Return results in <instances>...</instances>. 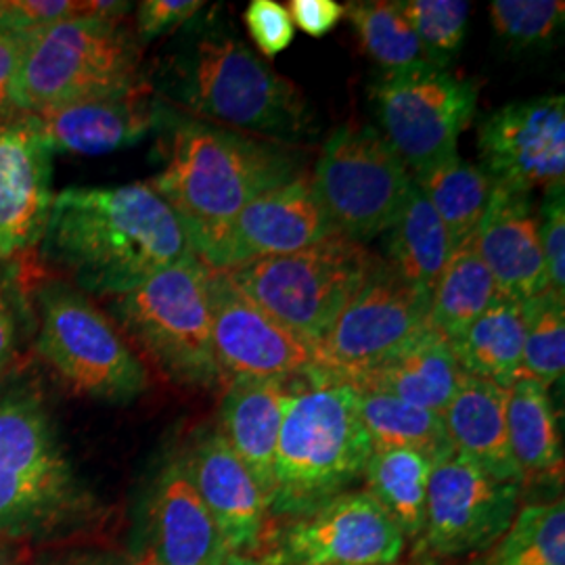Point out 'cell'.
<instances>
[{
  "label": "cell",
  "mask_w": 565,
  "mask_h": 565,
  "mask_svg": "<svg viewBox=\"0 0 565 565\" xmlns=\"http://www.w3.org/2000/svg\"><path fill=\"white\" fill-rule=\"evenodd\" d=\"M41 254L82 294L109 298L198 256L181 218L149 182L63 189L53 200Z\"/></svg>",
  "instance_id": "6da1fadb"
},
{
  "label": "cell",
  "mask_w": 565,
  "mask_h": 565,
  "mask_svg": "<svg viewBox=\"0 0 565 565\" xmlns=\"http://www.w3.org/2000/svg\"><path fill=\"white\" fill-rule=\"evenodd\" d=\"M166 95L195 120L289 145L312 128L302 90L223 25H207L170 57Z\"/></svg>",
  "instance_id": "7a4b0ae2"
},
{
  "label": "cell",
  "mask_w": 565,
  "mask_h": 565,
  "mask_svg": "<svg viewBox=\"0 0 565 565\" xmlns=\"http://www.w3.org/2000/svg\"><path fill=\"white\" fill-rule=\"evenodd\" d=\"M170 126L166 166L147 182L181 218L193 249L247 203L303 177L302 158L285 145L195 118Z\"/></svg>",
  "instance_id": "3957f363"
},
{
  "label": "cell",
  "mask_w": 565,
  "mask_h": 565,
  "mask_svg": "<svg viewBox=\"0 0 565 565\" xmlns=\"http://www.w3.org/2000/svg\"><path fill=\"white\" fill-rule=\"evenodd\" d=\"M291 390L275 452L268 513L303 518L348 492L373 455L359 415V392L343 382L303 375Z\"/></svg>",
  "instance_id": "277c9868"
},
{
  "label": "cell",
  "mask_w": 565,
  "mask_h": 565,
  "mask_svg": "<svg viewBox=\"0 0 565 565\" xmlns=\"http://www.w3.org/2000/svg\"><path fill=\"white\" fill-rule=\"evenodd\" d=\"M141 49L121 20L61 21L28 36L15 82V111L34 116L72 103L141 88Z\"/></svg>",
  "instance_id": "5b68a950"
},
{
  "label": "cell",
  "mask_w": 565,
  "mask_h": 565,
  "mask_svg": "<svg viewBox=\"0 0 565 565\" xmlns=\"http://www.w3.org/2000/svg\"><path fill=\"white\" fill-rule=\"evenodd\" d=\"M111 317L166 377L214 387L223 373L214 356L210 268L189 256L111 300Z\"/></svg>",
  "instance_id": "8992f818"
},
{
  "label": "cell",
  "mask_w": 565,
  "mask_h": 565,
  "mask_svg": "<svg viewBox=\"0 0 565 565\" xmlns=\"http://www.w3.org/2000/svg\"><path fill=\"white\" fill-rule=\"evenodd\" d=\"M377 264L363 243L333 233L294 254L245 264L226 275L277 323L315 348Z\"/></svg>",
  "instance_id": "52a82bcc"
},
{
  "label": "cell",
  "mask_w": 565,
  "mask_h": 565,
  "mask_svg": "<svg viewBox=\"0 0 565 565\" xmlns=\"http://www.w3.org/2000/svg\"><path fill=\"white\" fill-rule=\"evenodd\" d=\"M36 352L76 394L102 403L126 404L149 385L147 369L116 324L74 285L39 287Z\"/></svg>",
  "instance_id": "ba28073f"
},
{
  "label": "cell",
  "mask_w": 565,
  "mask_h": 565,
  "mask_svg": "<svg viewBox=\"0 0 565 565\" xmlns=\"http://www.w3.org/2000/svg\"><path fill=\"white\" fill-rule=\"evenodd\" d=\"M310 182L333 231L364 245L396 223L413 177L377 126L343 124L324 141Z\"/></svg>",
  "instance_id": "9c48e42d"
},
{
  "label": "cell",
  "mask_w": 565,
  "mask_h": 565,
  "mask_svg": "<svg viewBox=\"0 0 565 565\" xmlns=\"http://www.w3.org/2000/svg\"><path fill=\"white\" fill-rule=\"evenodd\" d=\"M380 132L415 174L457 156L471 124L478 84L443 67L384 72L371 86Z\"/></svg>",
  "instance_id": "30bf717a"
},
{
  "label": "cell",
  "mask_w": 565,
  "mask_h": 565,
  "mask_svg": "<svg viewBox=\"0 0 565 565\" xmlns=\"http://www.w3.org/2000/svg\"><path fill=\"white\" fill-rule=\"evenodd\" d=\"M427 327L429 298L380 263L363 289L312 348L315 363L308 373L331 382L356 384Z\"/></svg>",
  "instance_id": "8fae6325"
},
{
  "label": "cell",
  "mask_w": 565,
  "mask_h": 565,
  "mask_svg": "<svg viewBox=\"0 0 565 565\" xmlns=\"http://www.w3.org/2000/svg\"><path fill=\"white\" fill-rule=\"evenodd\" d=\"M522 486L501 482L452 452L434 463L419 551L450 559L494 545L513 522Z\"/></svg>",
  "instance_id": "7c38bea8"
},
{
  "label": "cell",
  "mask_w": 565,
  "mask_h": 565,
  "mask_svg": "<svg viewBox=\"0 0 565 565\" xmlns=\"http://www.w3.org/2000/svg\"><path fill=\"white\" fill-rule=\"evenodd\" d=\"M333 233L310 177L303 174L247 203L195 254L212 273H231L245 264L294 254Z\"/></svg>",
  "instance_id": "4fadbf2b"
},
{
  "label": "cell",
  "mask_w": 565,
  "mask_h": 565,
  "mask_svg": "<svg viewBox=\"0 0 565 565\" xmlns=\"http://www.w3.org/2000/svg\"><path fill=\"white\" fill-rule=\"evenodd\" d=\"M480 168L513 193L564 184L565 99L534 97L503 105L478 130Z\"/></svg>",
  "instance_id": "5bb4252c"
},
{
  "label": "cell",
  "mask_w": 565,
  "mask_h": 565,
  "mask_svg": "<svg viewBox=\"0 0 565 565\" xmlns=\"http://www.w3.org/2000/svg\"><path fill=\"white\" fill-rule=\"evenodd\" d=\"M214 356L223 377H303L312 348L243 294L226 273L210 270Z\"/></svg>",
  "instance_id": "9a60e30c"
},
{
  "label": "cell",
  "mask_w": 565,
  "mask_h": 565,
  "mask_svg": "<svg viewBox=\"0 0 565 565\" xmlns=\"http://www.w3.org/2000/svg\"><path fill=\"white\" fill-rule=\"evenodd\" d=\"M406 539L366 490L342 492L287 527V565H394Z\"/></svg>",
  "instance_id": "2e32d148"
},
{
  "label": "cell",
  "mask_w": 565,
  "mask_h": 565,
  "mask_svg": "<svg viewBox=\"0 0 565 565\" xmlns=\"http://www.w3.org/2000/svg\"><path fill=\"white\" fill-rule=\"evenodd\" d=\"M53 149L32 116L0 121V260L41 245L53 207Z\"/></svg>",
  "instance_id": "e0dca14e"
},
{
  "label": "cell",
  "mask_w": 565,
  "mask_h": 565,
  "mask_svg": "<svg viewBox=\"0 0 565 565\" xmlns=\"http://www.w3.org/2000/svg\"><path fill=\"white\" fill-rule=\"evenodd\" d=\"M184 463L226 551L254 555L263 539L268 503L221 431L200 436L184 455Z\"/></svg>",
  "instance_id": "ac0fdd59"
},
{
  "label": "cell",
  "mask_w": 565,
  "mask_h": 565,
  "mask_svg": "<svg viewBox=\"0 0 565 565\" xmlns=\"http://www.w3.org/2000/svg\"><path fill=\"white\" fill-rule=\"evenodd\" d=\"M473 243L499 296L524 303L548 289L539 212H534L527 193L494 186Z\"/></svg>",
  "instance_id": "d6986e66"
},
{
  "label": "cell",
  "mask_w": 565,
  "mask_h": 565,
  "mask_svg": "<svg viewBox=\"0 0 565 565\" xmlns=\"http://www.w3.org/2000/svg\"><path fill=\"white\" fill-rule=\"evenodd\" d=\"M32 120L53 153L105 156L142 141L162 121V109L147 82L132 93L61 105Z\"/></svg>",
  "instance_id": "ffe728a7"
},
{
  "label": "cell",
  "mask_w": 565,
  "mask_h": 565,
  "mask_svg": "<svg viewBox=\"0 0 565 565\" xmlns=\"http://www.w3.org/2000/svg\"><path fill=\"white\" fill-rule=\"evenodd\" d=\"M151 539L156 565H223L231 555L184 457L163 465L151 492Z\"/></svg>",
  "instance_id": "44dd1931"
},
{
  "label": "cell",
  "mask_w": 565,
  "mask_h": 565,
  "mask_svg": "<svg viewBox=\"0 0 565 565\" xmlns=\"http://www.w3.org/2000/svg\"><path fill=\"white\" fill-rule=\"evenodd\" d=\"M289 396V380L235 377L221 404V436L247 467L266 503L275 484V452Z\"/></svg>",
  "instance_id": "7402d4cb"
},
{
  "label": "cell",
  "mask_w": 565,
  "mask_h": 565,
  "mask_svg": "<svg viewBox=\"0 0 565 565\" xmlns=\"http://www.w3.org/2000/svg\"><path fill=\"white\" fill-rule=\"evenodd\" d=\"M0 465L41 484L78 490L51 413L30 382L0 390Z\"/></svg>",
  "instance_id": "603a6c76"
},
{
  "label": "cell",
  "mask_w": 565,
  "mask_h": 565,
  "mask_svg": "<svg viewBox=\"0 0 565 565\" xmlns=\"http://www.w3.org/2000/svg\"><path fill=\"white\" fill-rule=\"evenodd\" d=\"M443 419L455 452L494 480L524 484L509 445L505 387L465 375Z\"/></svg>",
  "instance_id": "cb8c5ba5"
},
{
  "label": "cell",
  "mask_w": 565,
  "mask_h": 565,
  "mask_svg": "<svg viewBox=\"0 0 565 565\" xmlns=\"http://www.w3.org/2000/svg\"><path fill=\"white\" fill-rule=\"evenodd\" d=\"M463 377L445 335L427 327L352 385L392 394L404 403L443 415Z\"/></svg>",
  "instance_id": "d4e9b609"
},
{
  "label": "cell",
  "mask_w": 565,
  "mask_h": 565,
  "mask_svg": "<svg viewBox=\"0 0 565 565\" xmlns=\"http://www.w3.org/2000/svg\"><path fill=\"white\" fill-rule=\"evenodd\" d=\"M525 302L503 296L450 340L452 354L465 375L509 390L524 375Z\"/></svg>",
  "instance_id": "484cf974"
},
{
  "label": "cell",
  "mask_w": 565,
  "mask_h": 565,
  "mask_svg": "<svg viewBox=\"0 0 565 565\" xmlns=\"http://www.w3.org/2000/svg\"><path fill=\"white\" fill-rule=\"evenodd\" d=\"M450 254L452 243L445 224L413 181L396 223L387 231L385 266L401 281L431 298Z\"/></svg>",
  "instance_id": "4316f807"
},
{
  "label": "cell",
  "mask_w": 565,
  "mask_h": 565,
  "mask_svg": "<svg viewBox=\"0 0 565 565\" xmlns=\"http://www.w3.org/2000/svg\"><path fill=\"white\" fill-rule=\"evenodd\" d=\"M507 431L524 482L562 478L564 446L548 387L522 375L507 390Z\"/></svg>",
  "instance_id": "83f0119b"
},
{
  "label": "cell",
  "mask_w": 565,
  "mask_h": 565,
  "mask_svg": "<svg viewBox=\"0 0 565 565\" xmlns=\"http://www.w3.org/2000/svg\"><path fill=\"white\" fill-rule=\"evenodd\" d=\"M356 392L359 415L371 438L373 450L406 448L422 452L434 463L455 452L443 415L415 404L404 403L401 398L384 392L359 387Z\"/></svg>",
  "instance_id": "f1b7e54d"
},
{
  "label": "cell",
  "mask_w": 565,
  "mask_h": 565,
  "mask_svg": "<svg viewBox=\"0 0 565 565\" xmlns=\"http://www.w3.org/2000/svg\"><path fill=\"white\" fill-rule=\"evenodd\" d=\"M446 226L452 249L473 239L492 200L494 182L476 163L457 156L413 177Z\"/></svg>",
  "instance_id": "f546056e"
},
{
  "label": "cell",
  "mask_w": 565,
  "mask_h": 565,
  "mask_svg": "<svg viewBox=\"0 0 565 565\" xmlns=\"http://www.w3.org/2000/svg\"><path fill=\"white\" fill-rule=\"evenodd\" d=\"M431 467L425 455L406 448L373 450L364 467L366 492L384 507L404 539L415 543L424 532Z\"/></svg>",
  "instance_id": "4dcf8cb0"
},
{
  "label": "cell",
  "mask_w": 565,
  "mask_h": 565,
  "mask_svg": "<svg viewBox=\"0 0 565 565\" xmlns=\"http://www.w3.org/2000/svg\"><path fill=\"white\" fill-rule=\"evenodd\" d=\"M497 285L473 239L452 249L429 298V327L455 340L497 300Z\"/></svg>",
  "instance_id": "1f68e13d"
},
{
  "label": "cell",
  "mask_w": 565,
  "mask_h": 565,
  "mask_svg": "<svg viewBox=\"0 0 565 565\" xmlns=\"http://www.w3.org/2000/svg\"><path fill=\"white\" fill-rule=\"evenodd\" d=\"M352 23L364 55L384 72H408L419 67H438L429 60L417 34L398 7L387 0H359L343 7ZM445 70V67H443Z\"/></svg>",
  "instance_id": "d6a6232c"
},
{
  "label": "cell",
  "mask_w": 565,
  "mask_h": 565,
  "mask_svg": "<svg viewBox=\"0 0 565 565\" xmlns=\"http://www.w3.org/2000/svg\"><path fill=\"white\" fill-rule=\"evenodd\" d=\"M78 503V490L28 480L0 465V539H32L55 530Z\"/></svg>",
  "instance_id": "836d02e7"
},
{
  "label": "cell",
  "mask_w": 565,
  "mask_h": 565,
  "mask_svg": "<svg viewBox=\"0 0 565 565\" xmlns=\"http://www.w3.org/2000/svg\"><path fill=\"white\" fill-rule=\"evenodd\" d=\"M482 565H565L564 499L518 509Z\"/></svg>",
  "instance_id": "e575fe53"
},
{
  "label": "cell",
  "mask_w": 565,
  "mask_h": 565,
  "mask_svg": "<svg viewBox=\"0 0 565 565\" xmlns=\"http://www.w3.org/2000/svg\"><path fill=\"white\" fill-rule=\"evenodd\" d=\"M565 298L546 289L525 302L524 377L551 387L565 369Z\"/></svg>",
  "instance_id": "d590c367"
},
{
  "label": "cell",
  "mask_w": 565,
  "mask_h": 565,
  "mask_svg": "<svg viewBox=\"0 0 565 565\" xmlns=\"http://www.w3.org/2000/svg\"><path fill=\"white\" fill-rule=\"evenodd\" d=\"M488 13L499 39L513 51L543 49L564 30L562 0H492Z\"/></svg>",
  "instance_id": "8d00e7d4"
},
{
  "label": "cell",
  "mask_w": 565,
  "mask_h": 565,
  "mask_svg": "<svg viewBox=\"0 0 565 565\" xmlns=\"http://www.w3.org/2000/svg\"><path fill=\"white\" fill-rule=\"evenodd\" d=\"M398 7L429 60L446 70L463 46L471 4L465 0H401Z\"/></svg>",
  "instance_id": "74e56055"
},
{
  "label": "cell",
  "mask_w": 565,
  "mask_h": 565,
  "mask_svg": "<svg viewBox=\"0 0 565 565\" xmlns=\"http://www.w3.org/2000/svg\"><path fill=\"white\" fill-rule=\"evenodd\" d=\"M130 7V2L109 0H0V32L34 34L61 21L81 18L121 20Z\"/></svg>",
  "instance_id": "f35d334b"
},
{
  "label": "cell",
  "mask_w": 565,
  "mask_h": 565,
  "mask_svg": "<svg viewBox=\"0 0 565 565\" xmlns=\"http://www.w3.org/2000/svg\"><path fill=\"white\" fill-rule=\"evenodd\" d=\"M539 235L545 254L548 291L565 298V195L564 184L546 189L539 210Z\"/></svg>",
  "instance_id": "ab89813d"
},
{
  "label": "cell",
  "mask_w": 565,
  "mask_h": 565,
  "mask_svg": "<svg viewBox=\"0 0 565 565\" xmlns=\"http://www.w3.org/2000/svg\"><path fill=\"white\" fill-rule=\"evenodd\" d=\"M249 39L264 57H277L296 36L289 11L275 0H252L243 13Z\"/></svg>",
  "instance_id": "60d3db41"
},
{
  "label": "cell",
  "mask_w": 565,
  "mask_h": 565,
  "mask_svg": "<svg viewBox=\"0 0 565 565\" xmlns=\"http://www.w3.org/2000/svg\"><path fill=\"white\" fill-rule=\"evenodd\" d=\"M202 0H145L137 7L135 36L149 42L191 23L203 11Z\"/></svg>",
  "instance_id": "b9f144b4"
},
{
  "label": "cell",
  "mask_w": 565,
  "mask_h": 565,
  "mask_svg": "<svg viewBox=\"0 0 565 565\" xmlns=\"http://www.w3.org/2000/svg\"><path fill=\"white\" fill-rule=\"evenodd\" d=\"M28 36L30 34L0 32V121L9 120L15 114L13 95Z\"/></svg>",
  "instance_id": "7bdbcfd3"
},
{
  "label": "cell",
  "mask_w": 565,
  "mask_h": 565,
  "mask_svg": "<svg viewBox=\"0 0 565 565\" xmlns=\"http://www.w3.org/2000/svg\"><path fill=\"white\" fill-rule=\"evenodd\" d=\"M20 291L0 273V377L13 363L20 338Z\"/></svg>",
  "instance_id": "ee69618b"
},
{
  "label": "cell",
  "mask_w": 565,
  "mask_h": 565,
  "mask_svg": "<svg viewBox=\"0 0 565 565\" xmlns=\"http://www.w3.org/2000/svg\"><path fill=\"white\" fill-rule=\"evenodd\" d=\"M287 11L294 25L312 39L329 34L343 18V7L335 0H291Z\"/></svg>",
  "instance_id": "f6af8a7d"
},
{
  "label": "cell",
  "mask_w": 565,
  "mask_h": 565,
  "mask_svg": "<svg viewBox=\"0 0 565 565\" xmlns=\"http://www.w3.org/2000/svg\"><path fill=\"white\" fill-rule=\"evenodd\" d=\"M223 565H275L266 559H258L256 555H228Z\"/></svg>",
  "instance_id": "bcb514c9"
},
{
  "label": "cell",
  "mask_w": 565,
  "mask_h": 565,
  "mask_svg": "<svg viewBox=\"0 0 565 565\" xmlns=\"http://www.w3.org/2000/svg\"><path fill=\"white\" fill-rule=\"evenodd\" d=\"M0 565H15V562L0 548Z\"/></svg>",
  "instance_id": "7dc6e473"
},
{
  "label": "cell",
  "mask_w": 565,
  "mask_h": 565,
  "mask_svg": "<svg viewBox=\"0 0 565 565\" xmlns=\"http://www.w3.org/2000/svg\"><path fill=\"white\" fill-rule=\"evenodd\" d=\"M145 565H156V564H151V562H149V564H145Z\"/></svg>",
  "instance_id": "c3c4849f"
}]
</instances>
